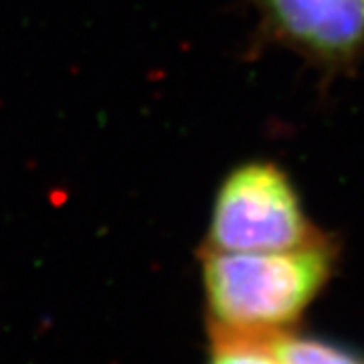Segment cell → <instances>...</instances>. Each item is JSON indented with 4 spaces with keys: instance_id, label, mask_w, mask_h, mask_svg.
Returning <instances> with one entry per match:
<instances>
[{
    "instance_id": "1",
    "label": "cell",
    "mask_w": 364,
    "mask_h": 364,
    "mask_svg": "<svg viewBox=\"0 0 364 364\" xmlns=\"http://www.w3.org/2000/svg\"><path fill=\"white\" fill-rule=\"evenodd\" d=\"M338 261L332 235L282 251L203 249L208 324L255 334L289 332L328 287Z\"/></svg>"
},
{
    "instance_id": "2",
    "label": "cell",
    "mask_w": 364,
    "mask_h": 364,
    "mask_svg": "<svg viewBox=\"0 0 364 364\" xmlns=\"http://www.w3.org/2000/svg\"><path fill=\"white\" fill-rule=\"evenodd\" d=\"M326 235L310 219L286 170L272 160H249L235 166L217 188L205 249L282 251Z\"/></svg>"
},
{
    "instance_id": "3",
    "label": "cell",
    "mask_w": 364,
    "mask_h": 364,
    "mask_svg": "<svg viewBox=\"0 0 364 364\" xmlns=\"http://www.w3.org/2000/svg\"><path fill=\"white\" fill-rule=\"evenodd\" d=\"M263 35L324 71L364 55V0H255Z\"/></svg>"
},
{
    "instance_id": "4",
    "label": "cell",
    "mask_w": 364,
    "mask_h": 364,
    "mask_svg": "<svg viewBox=\"0 0 364 364\" xmlns=\"http://www.w3.org/2000/svg\"><path fill=\"white\" fill-rule=\"evenodd\" d=\"M275 336L210 326L208 364H282L273 344Z\"/></svg>"
},
{
    "instance_id": "5",
    "label": "cell",
    "mask_w": 364,
    "mask_h": 364,
    "mask_svg": "<svg viewBox=\"0 0 364 364\" xmlns=\"http://www.w3.org/2000/svg\"><path fill=\"white\" fill-rule=\"evenodd\" d=\"M273 344L282 364H364L360 352L332 340L304 336L294 330L279 332Z\"/></svg>"
}]
</instances>
